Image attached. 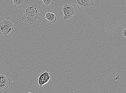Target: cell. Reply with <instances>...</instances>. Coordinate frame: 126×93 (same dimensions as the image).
Segmentation results:
<instances>
[{"label": "cell", "instance_id": "ba28073f", "mask_svg": "<svg viewBox=\"0 0 126 93\" xmlns=\"http://www.w3.org/2000/svg\"><path fill=\"white\" fill-rule=\"evenodd\" d=\"M45 18L49 22L53 23L56 21L57 17L55 14L52 13H50L49 12L46 14Z\"/></svg>", "mask_w": 126, "mask_h": 93}, {"label": "cell", "instance_id": "52a82bcc", "mask_svg": "<svg viewBox=\"0 0 126 93\" xmlns=\"http://www.w3.org/2000/svg\"><path fill=\"white\" fill-rule=\"evenodd\" d=\"M28 0H13V4L15 8L24 9L26 7Z\"/></svg>", "mask_w": 126, "mask_h": 93}, {"label": "cell", "instance_id": "277c9868", "mask_svg": "<svg viewBox=\"0 0 126 93\" xmlns=\"http://www.w3.org/2000/svg\"><path fill=\"white\" fill-rule=\"evenodd\" d=\"M71 2L79 10L83 8L92 7L96 5L94 0H71Z\"/></svg>", "mask_w": 126, "mask_h": 93}, {"label": "cell", "instance_id": "3957f363", "mask_svg": "<svg viewBox=\"0 0 126 93\" xmlns=\"http://www.w3.org/2000/svg\"><path fill=\"white\" fill-rule=\"evenodd\" d=\"M64 16L63 19L65 21L70 19L77 13L78 8L74 5L68 3L64 4L62 9Z\"/></svg>", "mask_w": 126, "mask_h": 93}, {"label": "cell", "instance_id": "8992f818", "mask_svg": "<svg viewBox=\"0 0 126 93\" xmlns=\"http://www.w3.org/2000/svg\"><path fill=\"white\" fill-rule=\"evenodd\" d=\"M10 80L3 74H0V91L2 89H6L9 86Z\"/></svg>", "mask_w": 126, "mask_h": 93}, {"label": "cell", "instance_id": "9c48e42d", "mask_svg": "<svg viewBox=\"0 0 126 93\" xmlns=\"http://www.w3.org/2000/svg\"><path fill=\"white\" fill-rule=\"evenodd\" d=\"M42 0L43 1L44 4L47 7L50 4H53L54 1V0Z\"/></svg>", "mask_w": 126, "mask_h": 93}, {"label": "cell", "instance_id": "8fae6325", "mask_svg": "<svg viewBox=\"0 0 126 93\" xmlns=\"http://www.w3.org/2000/svg\"><path fill=\"white\" fill-rule=\"evenodd\" d=\"M124 21H125V23L126 24V15L125 16V17Z\"/></svg>", "mask_w": 126, "mask_h": 93}, {"label": "cell", "instance_id": "30bf717a", "mask_svg": "<svg viewBox=\"0 0 126 93\" xmlns=\"http://www.w3.org/2000/svg\"><path fill=\"white\" fill-rule=\"evenodd\" d=\"M122 34L123 36L126 37V26L124 28L122 31Z\"/></svg>", "mask_w": 126, "mask_h": 93}, {"label": "cell", "instance_id": "6da1fadb", "mask_svg": "<svg viewBox=\"0 0 126 93\" xmlns=\"http://www.w3.org/2000/svg\"><path fill=\"white\" fill-rule=\"evenodd\" d=\"M22 20L23 22L32 24L40 19V7L37 3H34L27 5L23 10Z\"/></svg>", "mask_w": 126, "mask_h": 93}, {"label": "cell", "instance_id": "7a4b0ae2", "mask_svg": "<svg viewBox=\"0 0 126 93\" xmlns=\"http://www.w3.org/2000/svg\"><path fill=\"white\" fill-rule=\"evenodd\" d=\"M13 19L8 17L7 19L0 18V34L7 37L8 34L15 28Z\"/></svg>", "mask_w": 126, "mask_h": 93}, {"label": "cell", "instance_id": "5b68a950", "mask_svg": "<svg viewBox=\"0 0 126 93\" xmlns=\"http://www.w3.org/2000/svg\"><path fill=\"white\" fill-rule=\"evenodd\" d=\"M51 78L50 74L48 71L39 74L37 79L38 87L41 90L42 89L43 85L48 82Z\"/></svg>", "mask_w": 126, "mask_h": 93}]
</instances>
